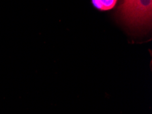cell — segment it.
Segmentation results:
<instances>
[{
	"label": "cell",
	"instance_id": "obj_2",
	"mask_svg": "<svg viewBox=\"0 0 152 114\" xmlns=\"http://www.w3.org/2000/svg\"><path fill=\"white\" fill-rule=\"evenodd\" d=\"M94 6L100 10H109L115 6L117 0H91Z\"/></svg>",
	"mask_w": 152,
	"mask_h": 114
},
{
	"label": "cell",
	"instance_id": "obj_1",
	"mask_svg": "<svg viewBox=\"0 0 152 114\" xmlns=\"http://www.w3.org/2000/svg\"><path fill=\"white\" fill-rule=\"evenodd\" d=\"M121 19L132 27L150 25L152 0H124L119 8Z\"/></svg>",
	"mask_w": 152,
	"mask_h": 114
}]
</instances>
